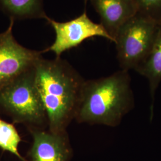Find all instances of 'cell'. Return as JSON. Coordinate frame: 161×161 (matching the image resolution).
Listing matches in <instances>:
<instances>
[{
    "mask_svg": "<svg viewBox=\"0 0 161 161\" xmlns=\"http://www.w3.org/2000/svg\"><path fill=\"white\" fill-rule=\"evenodd\" d=\"M0 9L14 21L48 17L44 0H0Z\"/></svg>",
    "mask_w": 161,
    "mask_h": 161,
    "instance_id": "cell-9",
    "label": "cell"
},
{
    "mask_svg": "<svg viewBox=\"0 0 161 161\" xmlns=\"http://www.w3.org/2000/svg\"><path fill=\"white\" fill-rule=\"evenodd\" d=\"M0 111L30 131L48 126L46 110L35 82L34 66L0 90Z\"/></svg>",
    "mask_w": 161,
    "mask_h": 161,
    "instance_id": "cell-3",
    "label": "cell"
},
{
    "mask_svg": "<svg viewBox=\"0 0 161 161\" xmlns=\"http://www.w3.org/2000/svg\"><path fill=\"white\" fill-rule=\"evenodd\" d=\"M135 70L149 80L150 93L153 100L156 90L161 80V23L149 54Z\"/></svg>",
    "mask_w": 161,
    "mask_h": 161,
    "instance_id": "cell-10",
    "label": "cell"
},
{
    "mask_svg": "<svg viewBox=\"0 0 161 161\" xmlns=\"http://www.w3.org/2000/svg\"><path fill=\"white\" fill-rule=\"evenodd\" d=\"M21 137L13 124L0 119V149L10 152L22 161H27L19 152Z\"/></svg>",
    "mask_w": 161,
    "mask_h": 161,
    "instance_id": "cell-11",
    "label": "cell"
},
{
    "mask_svg": "<svg viewBox=\"0 0 161 161\" xmlns=\"http://www.w3.org/2000/svg\"><path fill=\"white\" fill-rule=\"evenodd\" d=\"M134 105L128 71L85 80L75 119L78 123L115 127Z\"/></svg>",
    "mask_w": 161,
    "mask_h": 161,
    "instance_id": "cell-2",
    "label": "cell"
},
{
    "mask_svg": "<svg viewBox=\"0 0 161 161\" xmlns=\"http://www.w3.org/2000/svg\"><path fill=\"white\" fill-rule=\"evenodd\" d=\"M137 13L161 23V0H132Z\"/></svg>",
    "mask_w": 161,
    "mask_h": 161,
    "instance_id": "cell-12",
    "label": "cell"
},
{
    "mask_svg": "<svg viewBox=\"0 0 161 161\" xmlns=\"http://www.w3.org/2000/svg\"><path fill=\"white\" fill-rule=\"evenodd\" d=\"M46 20L54 29L55 40L44 52H52L56 58L80 46L84 41L95 36H100L114 42L112 38L100 23L92 21L86 11L78 17L66 22H58L50 17Z\"/></svg>",
    "mask_w": 161,
    "mask_h": 161,
    "instance_id": "cell-5",
    "label": "cell"
},
{
    "mask_svg": "<svg viewBox=\"0 0 161 161\" xmlns=\"http://www.w3.org/2000/svg\"><path fill=\"white\" fill-rule=\"evenodd\" d=\"M85 1H88V0H85Z\"/></svg>",
    "mask_w": 161,
    "mask_h": 161,
    "instance_id": "cell-13",
    "label": "cell"
},
{
    "mask_svg": "<svg viewBox=\"0 0 161 161\" xmlns=\"http://www.w3.org/2000/svg\"><path fill=\"white\" fill-rule=\"evenodd\" d=\"M160 24L137 13L121 26L114 42L121 69L136 70L144 62L155 41Z\"/></svg>",
    "mask_w": 161,
    "mask_h": 161,
    "instance_id": "cell-4",
    "label": "cell"
},
{
    "mask_svg": "<svg viewBox=\"0 0 161 161\" xmlns=\"http://www.w3.org/2000/svg\"><path fill=\"white\" fill-rule=\"evenodd\" d=\"M33 142L28 152L31 161H69L72 148L67 132L45 130L31 131Z\"/></svg>",
    "mask_w": 161,
    "mask_h": 161,
    "instance_id": "cell-7",
    "label": "cell"
},
{
    "mask_svg": "<svg viewBox=\"0 0 161 161\" xmlns=\"http://www.w3.org/2000/svg\"><path fill=\"white\" fill-rule=\"evenodd\" d=\"M35 82L46 110L48 131L66 132L75 119L85 82L70 64L60 58H40L34 65Z\"/></svg>",
    "mask_w": 161,
    "mask_h": 161,
    "instance_id": "cell-1",
    "label": "cell"
},
{
    "mask_svg": "<svg viewBox=\"0 0 161 161\" xmlns=\"http://www.w3.org/2000/svg\"><path fill=\"white\" fill-rule=\"evenodd\" d=\"M14 22L10 19L8 28L0 34V90L31 69L44 53L20 45L13 34Z\"/></svg>",
    "mask_w": 161,
    "mask_h": 161,
    "instance_id": "cell-6",
    "label": "cell"
},
{
    "mask_svg": "<svg viewBox=\"0 0 161 161\" xmlns=\"http://www.w3.org/2000/svg\"><path fill=\"white\" fill-rule=\"evenodd\" d=\"M100 18V24L115 42L121 26L137 10L132 0H88Z\"/></svg>",
    "mask_w": 161,
    "mask_h": 161,
    "instance_id": "cell-8",
    "label": "cell"
}]
</instances>
